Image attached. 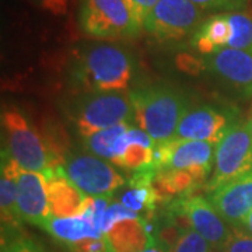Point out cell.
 Returning a JSON list of instances; mask_svg holds the SVG:
<instances>
[{
  "mask_svg": "<svg viewBox=\"0 0 252 252\" xmlns=\"http://www.w3.org/2000/svg\"><path fill=\"white\" fill-rule=\"evenodd\" d=\"M132 125H135V124L125 122V124L111 126L108 129H104L94 135L83 137L81 139L83 147L86 152L94 154L97 157H101L115 165L118 158L125 150V135Z\"/></svg>",
  "mask_w": 252,
  "mask_h": 252,
  "instance_id": "obj_19",
  "label": "cell"
},
{
  "mask_svg": "<svg viewBox=\"0 0 252 252\" xmlns=\"http://www.w3.org/2000/svg\"><path fill=\"white\" fill-rule=\"evenodd\" d=\"M142 252H167V251H164L161 247L156 243V240H153L152 243L149 244V247H147V248H144Z\"/></svg>",
  "mask_w": 252,
  "mask_h": 252,
  "instance_id": "obj_30",
  "label": "cell"
},
{
  "mask_svg": "<svg viewBox=\"0 0 252 252\" xmlns=\"http://www.w3.org/2000/svg\"><path fill=\"white\" fill-rule=\"evenodd\" d=\"M46 233L63 244L64 247L70 244L80 241L84 238H98L104 237V233L94 224L91 216L90 206L77 217H52L45 228Z\"/></svg>",
  "mask_w": 252,
  "mask_h": 252,
  "instance_id": "obj_18",
  "label": "cell"
},
{
  "mask_svg": "<svg viewBox=\"0 0 252 252\" xmlns=\"http://www.w3.org/2000/svg\"><path fill=\"white\" fill-rule=\"evenodd\" d=\"M231 35V28L227 18V13H217L206 18L190 36V45L196 52L206 56L219 49L227 48Z\"/></svg>",
  "mask_w": 252,
  "mask_h": 252,
  "instance_id": "obj_20",
  "label": "cell"
},
{
  "mask_svg": "<svg viewBox=\"0 0 252 252\" xmlns=\"http://www.w3.org/2000/svg\"><path fill=\"white\" fill-rule=\"evenodd\" d=\"M1 152L9 154L24 171L46 172L54 168V154L17 107L1 112Z\"/></svg>",
  "mask_w": 252,
  "mask_h": 252,
  "instance_id": "obj_3",
  "label": "cell"
},
{
  "mask_svg": "<svg viewBox=\"0 0 252 252\" xmlns=\"http://www.w3.org/2000/svg\"><path fill=\"white\" fill-rule=\"evenodd\" d=\"M205 10L189 0H158L143 21V30L158 42L193 35L205 21Z\"/></svg>",
  "mask_w": 252,
  "mask_h": 252,
  "instance_id": "obj_8",
  "label": "cell"
},
{
  "mask_svg": "<svg viewBox=\"0 0 252 252\" xmlns=\"http://www.w3.org/2000/svg\"><path fill=\"white\" fill-rule=\"evenodd\" d=\"M127 94L135 111V125L156 143L174 139L181 119L190 108L182 91L165 84L137 87Z\"/></svg>",
  "mask_w": 252,
  "mask_h": 252,
  "instance_id": "obj_2",
  "label": "cell"
},
{
  "mask_svg": "<svg viewBox=\"0 0 252 252\" xmlns=\"http://www.w3.org/2000/svg\"><path fill=\"white\" fill-rule=\"evenodd\" d=\"M27 1L52 16H64L69 9V0H27Z\"/></svg>",
  "mask_w": 252,
  "mask_h": 252,
  "instance_id": "obj_27",
  "label": "cell"
},
{
  "mask_svg": "<svg viewBox=\"0 0 252 252\" xmlns=\"http://www.w3.org/2000/svg\"><path fill=\"white\" fill-rule=\"evenodd\" d=\"M66 248L70 252H114L111 250L105 235L98 238H84L67 245Z\"/></svg>",
  "mask_w": 252,
  "mask_h": 252,
  "instance_id": "obj_25",
  "label": "cell"
},
{
  "mask_svg": "<svg viewBox=\"0 0 252 252\" xmlns=\"http://www.w3.org/2000/svg\"><path fill=\"white\" fill-rule=\"evenodd\" d=\"M224 252H252V235L234 228Z\"/></svg>",
  "mask_w": 252,
  "mask_h": 252,
  "instance_id": "obj_26",
  "label": "cell"
},
{
  "mask_svg": "<svg viewBox=\"0 0 252 252\" xmlns=\"http://www.w3.org/2000/svg\"><path fill=\"white\" fill-rule=\"evenodd\" d=\"M104 235L114 252H142L154 240V223L143 216L122 219Z\"/></svg>",
  "mask_w": 252,
  "mask_h": 252,
  "instance_id": "obj_17",
  "label": "cell"
},
{
  "mask_svg": "<svg viewBox=\"0 0 252 252\" xmlns=\"http://www.w3.org/2000/svg\"><path fill=\"white\" fill-rule=\"evenodd\" d=\"M235 230H237V228H235ZM240 230H243L244 233H247V234L252 235V210L248 213V216L245 217V220L243 221Z\"/></svg>",
  "mask_w": 252,
  "mask_h": 252,
  "instance_id": "obj_29",
  "label": "cell"
},
{
  "mask_svg": "<svg viewBox=\"0 0 252 252\" xmlns=\"http://www.w3.org/2000/svg\"><path fill=\"white\" fill-rule=\"evenodd\" d=\"M21 168L9 154L1 152L0 168V212H1V241L20 234L23 223L17 209L18 177Z\"/></svg>",
  "mask_w": 252,
  "mask_h": 252,
  "instance_id": "obj_15",
  "label": "cell"
},
{
  "mask_svg": "<svg viewBox=\"0 0 252 252\" xmlns=\"http://www.w3.org/2000/svg\"><path fill=\"white\" fill-rule=\"evenodd\" d=\"M202 66L244 95H252V51L223 48L203 56Z\"/></svg>",
  "mask_w": 252,
  "mask_h": 252,
  "instance_id": "obj_12",
  "label": "cell"
},
{
  "mask_svg": "<svg viewBox=\"0 0 252 252\" xmlns=\"http://www.w3.org/2000/svg\"><path fill=\"white\" fill-rule=\"evenodd\" d=\"M231 35L227 48L252 51V14L247 11L227 13Z\"/></svg>",
  "mask_w": 252,
  "mask_h": 252,
  "instance_id": "obj_21",
  "label": "cell"
},
{
  "mask_svg": "<svg viewBox=\"0 0 252 252\" xmlns=\"http://www.w3.org/2000/svg\"><path fill=\"white\" fill-rule=\"evenodd\" d=\"M79 26L84 35L98 41L135 38L143 30L126 0H80Z\"/></svg>",
  "mask_w": 252,
  "mask_h": 252,
  "instance_id": "obj_5",
  "label": "cell"
},
{
  "mask_svg": "<svg viewBox=\"0 0 252 252\" xmlns=\"http://www.w3.org/2000/svg\"><path fill=\"white\" fill-rule=\"evenodd\" d=\"M69 117L81 139L119 124H135L127 93H83L72 102Z\"/></svg>",
  "mask_w": 252,
  "mask_h": 252,
  "instance_id": "obj_4",
  "label": "cell"
},
{
  "mask_svg": "<svg viewBox=\"0 0 252 252\" xmlns=\"http://www.w3.org/2000/svg\"><path fill=\"white\" fill-rule=\"evenodd\" d=\"M48 182V199L52 217H77L86 213L91 198L58 170L44 172Z\"/></svg>",
  "mask_w": 252,
  "mask_h": 252,
  "instance_id": "obj_16",
  "label": "cell"
},
{
  "mask_svg": "<svg viewBox=\"0 0 252 252\" xmlns=\"http://www.w3.org/2000/svg\"><path fill=\"white\" fill-rule=\"evenodd\" d=\"M205 11L215 13H233L244 11L248 6V0H189Z\"/></svg>",
  "mask_w": 252,
  "mask_h": 252,
  "instance_id": "obj_23",
  "label": "cell"
},
{
  "mask_svg": "<svg viewBox=\"0 0 252 252\" xmlns=\"http://www.w3.org/2000/svg\"><path fill=\"white\" fill-rule=\"evenodd\" d=\"M136 61L125 46L91 42L73 56L69 80L83 93H125L135 80Z\"/></svg>",
  "mask_w": 252,
  "mask_h": 252,
  "instance_id": "obj_1",
  "label": "cell"
},
{
  "mask_svg": "<svg viewBox=\"0 0 252 252\" xmlns=\"http://www.w3.org/2000/svg\"><path fill=\"white\" fill-rule=\"evenodd\" d=\"M127 4L130 6L132 11L135 13L136 18L142 23L143 26L144 18L147 17V14L152 11L154 6L157 4L158 0H126Z\"/></svg>",
  "mask_w": 252,
  "mask_h": 252,
  "instance_id": "obj_28",
  "label": "cell"
},
{
  "mask_svg": "<svg viewBox=\"0 0 252 252\" xmlns=\"http://www.w3.org/2000/svg\"><path fill=\"white\" fill-rule=\"evenodd\" d=\"M248 122H250V126H251V130H252V114H251V117L248 118Z\"/></svg>",
  "mask_w": 252,
  "mask_h": 252,
  "instance_id": "obj_31",
  "label": "cell"
},
{
  "mask_svg": "<svg viewBox=\"0 0 252 252\" xmlns=\"http://www.w3.org/2000/svg\"><path fill=\"white\" fill-rule=\"evenodd\" d=\"M17 209L21 221L45 230L52 215L48 199V182L44 172L21 170L18 177Z\"/></svg>",
  "mask_w": 252,
  "mask_h": 252,
  "instance_id": "obj_13",
  "label": "cell"
},
{
  "mask_svg": "<svg viewBox=\"0 0 252 252\" xmlns=\"http://www.w3.org/2000/svg\"><path fill=\"white\" fill-rule=\"evenodd\" d=\"M238 121V112L231 107L200 104L188 109L177 127L175 137L217 146Z\"/></svg>",
  "mask_w": 252,
  "mask_h": 252,
  "instance_id": "obj_10",
  "label": "cell"
},
{
  "mask_svg": "<svg viewBox=\"0 0 252 252\" xmlns=\"http://www.w3.org/2000/svg\"><path fill=\"white\" fill-rule=\"evenodd\" d=\"M215 144L174 137L156 144L153 168L156 171L165 168L190 172L207 184L215 167Z\"/></svg>",
  "mask_w": 252,
  "mask_h": 252,
  "instance_id": "obj_9",
  "label": "cell"
},
{
  "mask_svg": "<svg viewBox=\"0 0 252 252\" xmlns=\"http://www.w3.org/2000/svg\"><path fill=\"white\" fill-rule=\"evenodd\" d=\"M1 252H46L41 244L27 235L18 234L10 240L1 241Z\"/></svg>",
  "mask_w": 252,
  "mask_h": 252,
  "instance_id": "obj_24",
  "label": "cell"
},
{
  "mask_svg": "<svg viewBox=\"0 0 252 252\" xmlns=\"http://www.w3.org/2000/svg\"><path fill=\"white\" fill-rule=\"evenodd\" d=\"M209 200L228 224L240 230L252 210V171L209 193Z\"/></svg>",
  "mask_w": 252,
  "mask_h": 252,
  "instance_id": "obj_14",
  "label": "cell"
},
{
  "mask_svg": "<svg viewBox=\"0 0 252 252\" xmlns=\"http://www.w3.org/2000/svg\"><path fill=\"white\" fill-rule=\"evenodd\" d=\"M171 252H212V245L192 228L181 235Z\"/></svg>",
  "mask_w": 252,
  "mask_h": 252,
  "instance_id": "obj_22",
  "label": "cell"
},
{
  "mask_svg": "<svg viewBox=\"0 0 252 252\" xmlns=\"http://www.w3.org/2000/svg\"><path fill=\"white\" fill-rule=\"evenodd\" d=\"M170 205L187 216L190 227L198 231L213 250L224 252L234 228L220 216L209 199L200 195H190L174 199Z\"/></svg>",
  "mask_w": 252,
  "mask_h": 252,
  "instance_id": "obj_11",
  "label": "cell"
},
{
  "mask_svg": "<svg viewBox=\"0 0 252 252\" xmlns=\"http://www.w3.org/2000/svg\"><path fill=\"white\" fill-rule=\"evenodd\" d=\"M112 162L84 152H73L63 156L52 170L62 172L89 198L112 196L114 192L126 184V178Z\"/></svg>",
  "mask_w": 252,
  "mask_h": 252,
  "instance_id": "obj_6",
  "label": "cell"
},
{
  "mask_svg": "<svg viewBox=\"0 0 252 252\" xmlns=\"http://www.w3.org/2000/svg\"><path fill=\"white\" fill-rule=\"evenodd\" d=\"M252 171V130L248 119L238 121L216 146L215 167L206 184L212 193Z\"/></svg>",
  "mask_w": 252,
  "mask_h": 252,
  "instance_id": "obj_7",
  "label": "cell"
}]
</instances>
